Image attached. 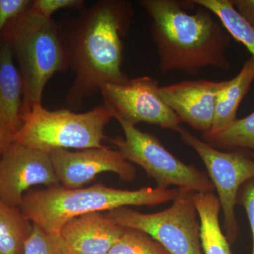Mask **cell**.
<instances>
[{"label":"cell","mask_w":254,"mask_h":254,"mask_svg":"<svg viewBox=\"0 0 254 254\" xmlns=\"http://www.w3.org/2000/svg\"><path fill=\"white\" fill-rule=\"evenodd\" d=\"M31 227L20 208L0 198V254H23Z\"/></svg>","instance_id":"obj_18"},{"label":"cell","mask_w":254,"mask_h":254,"mask_svg":"<svg viewBox=\"0 0 254 254\" xmlns=\"http://www.w3.org/2000/svg\"><path fill=\"white\" fill-rule=\"evenodd\" d=\"M200 222V240L203 254H232L230 242L220 227L218 196L211 193H193Z\"/></svg>","instance_id":"obj_15"},{"label":"cell","mask_w":254,"mask_h":254,"mask_svg":"<svg viewBox=\"0 0 254 254\" xmlns=\"http://www.w3.org/2000/svg\"><path fill=\"white\" fill-rule=\"evenodd\" d=\"M31 0H0V40L6 26L31 8Z\"/></svg>","instance_id":"obj_23"},{"label":"cell","mask_w":254,"mask_h":254,"mask_svg":"<svg viewBox=\"0 0 254 254\" xmlns=\"http://www.w3.org/2000/svg\"><path fill=\"white\" fill-rule=\"evenodd\" d=\"M177 193L178 189L158 187L125 190L102 183L78 189L60 185L28 190L19 208L31 223L50 233L60 234L62 227L76 217L123 207L163 204L173 201Z\"/></svg>","instance_id":"obj_3"},{"label":"cell","mask_w":254,"mask_h":254,"mask_svg":"<svg viewBox=\"0 0 254 254\" xmlns=\"http://www.w3.org/2000/svg\"><path fill=\"white\" fill-rule=\"evenodd\" d=\"M123 128L124 137L110 141L127 161L134 163L155 180L157 187L193 193H211L214 187L208 175L193 165H188L177 158L155 135L143 131L134 125L118 121Z\"/></svg>","instance_id":"obj_6"},{"label":"cell","mask_w":254,"mask_h":254,"mask_svg":"<svg viewBox=\"0 0 254 254\" xmlns=\"http://www.w3.org/2000/svg\"><path fill=\"white\" fill-rule=\"evenodd\" d=\"M218 17L229 34L242 43L254 60V28L237 12L232 0H192Z\"/></svg>","instance_id":"obj_19"},{"label":"cell","mask_w":254,"mask_h":254,"mask_svg":"<svg viewBox=\"0 0 254 254\" xmlns=\"http://www.w3.org/2000/svg\"><path fill=\"white\" fill-rule=\"evenodd\" d=\"M23 254H70L60 234L50 233L35 224L24 245Z\"/></svg>","instance_id":"obj_21"},{"label":"cell","mask_w":254,"mask_h":254,"mask_svg":"<svg viewBox=\"0 0 254 254\" xmlns=\"http://www.w3.org/2000/svg\"><path fill=\"white\" fill-rule=\"evenodd\" d=\"M1 38L11 48L22 78L23 116L42 105L47 83L55 73L70 68L64 35L53 18L29 9L6 26Z\"/></svg>","instance_id":"obj_4"},{"label":"cell","mask_w":254,"mask_h":254,"mask_svg":"<svg viewBox=\"0 0 254 254\" xmlns=\"http://www.w3.org/2000/svg\"><path fill=\"white\" fill-rule=\"evenodd\" d=\"M80 11L64 34L75 76L66 95V104L71 109L79 108L105 83H122L129 78L122 66L123 38L133 16L131 2L100 0Z\"/></svg>","instance_id":"obj_1"},{"label":"cell","mask_w":254,"mask_h":254,"mask_svg":"<svg viewBox=\"0 0 254 254\" xmlns=\"http://www.w3.org/2000/svg\"><path fill=\"white\" fill-rule=\"evenodd\" d=\"M125 229L106 214L95 212L69 220L60 235L70 254H108Z\"/></svg>","instance_id":"obj_13"},{"label":"cell","mask_w":254,"mask_h":254,"mask_svg":"<svg viewBox=\"0 0 254 254\" xmlns=\"http://www.w3.org/2000/svg\"><path fill=\"white\" fill-rule=\"evenodd\" d=\"M22 78L8 43L0 40V125L14 134L22 125Z\"/></svg>","instance_id":"obj_14"},{"label":"cell","mask_w":254,"mask_h":254,"mask_svg":"<svg viewBox=\"0 0 254 254\" xmlns=\"http://www.w3.org/2000/svg\"><path fill=\"white\" fill-rule=\"evenodd\" d=\"M237 204L244 207L248 216L253 239L252 254H254V177L240 187L237 194Z\"/></svg>","instance_id":"obj_24"},{"label":"cell","mask_w":254,"mask_h":254,"mask_svg":"<svg viewBox=\"0 0 254 254\" xmlns=\"http://www.w3.org/2000/svg\"><path fill=\"white\" fill-rule=\"evenodd\" d=\"M113 118L104 104L83 113L37 105L21 116L22 125L14 134V143L48 154L60 149L102 148L108 139L105 127Z\"/></svg>","instance_id":"obj_5"},{"label":"cell","mask_w":254,"mask_h":254,"mask_svg":"<svg viewBox=\"0 0 254 254\" xmlns=\"http://www.w3.org/2000/svg\"><path fill=\"white\" fill-rule=\"evenodd\" d=\"M37 185H60L49 154L13 143L0 157V198L19 208L24 195Z\"/></svg>","instance_id":"obj_10"},{"label":"cell","mask_w":254,"mask_h":254,"mask_svg":"<svg viewBox=\"0 0 254 254\" xmlns=\"http://www.w3.org/2000/svg\"><path fill=\"white\" fill-rule=\"evenodd\" d=\"M193 193L178 190L171 205L157 213H143L123 207L105 214L124 228L145 232L170 254H203Z\"/></svg>","instance_id":"obj_7"},{"label":"cell","mask_w":254,"mask_h":254,"mask_svg":"<svg viewBox=\"0 0 254 254\" xmlns=\"http://www.w3.org/2000/svg\"><path fill=\"white\" fill-rule=\"evenodd\" d=\"M226 81L187 80L160 86L159 93L182 123L206 133L213 127L217 95Z\"/></svg>","instance_id":"obj_12"},{"label":"cell","mask_w":254,"mask_h":254,"mask_svg":"<svg viewBox=\"0 0 254 254\" xmlns=\"http://www.w3.org/2000/svg\"><path fill=\"white\" fill-rule=\"evenodd\" d=\"M108 254H170L145 232L125 228Z\"/></svg>","instance_id":"obj_20"},{"label":"cell","mask_w":254,"mask_h":254,"mask_svg":"<svg viewBox=\"0 0 254 254\" xmlns=\"http://www.w3.org/2000/svg\"><path fill=\"white\" fill-rule=\"evenodd\" d=\"M201 136L203 141L216 149L238 150L254 158V111L218 131L202 133Z\"/></svg>","instance_id":"obj_17"},{"label":"cell","mask_w":254,"mask_h":254,"mask_svg":"<svg viewBox=\"0 0 254 254\" xmlns=\"http://www.w3.org/2000/svg\"><path fill=\"white\" fill-rule=\"evenodd\" d=\"M237 12L254 28V0H232Z\"/></svg>","instance_id":"obj_25"},{"label":"cell","mask_w":254,"mask_h":254,"mask_svg":"<svg viewBox=\"0 0 254 254\" xmlns=\"http://www.w3.org/2000/svg\"><path fill=\"white\" fill-rule=\"evenodd\" d=\"M14 143V134L0 125V157Z\"/></svg>","instance_id":"obj_26"},{"label":"cell","mask_w":254,"mask_h":254,"mask_svg":"<svg viewBox=\"0 0 254 254\" xmlns=\"http://www.w3.org/2000/svg\"><path fill=\"white\" fill-rule=\"evenodd\" d=\"M139 4L152 19L150 33L161 72L193 75L207 66L230 69L231 36L210 11L200 6L188 12L195 5L192 1L141 0Z\"/></svg>","instance_id":"obj_2"},{"label":"cell","mask_w":254,"mask_h":254,"mask_svg":"<svg viewBox=\"0 0 254 254\" xmlns=\"http://www.w3.org/2000/svg\"><path fill=\"white\" fill-rule=\"evenodd\" d=\"M254 81V60L251 57L238 74L227 81L218 92L215 101L213 127L210 131H218L237 120L239 107L250 91Z\"/></svg>","instance_id":"obj_16"},{"label":"cell","mask_w":254,"mask_h":254,"mask_svg":"<svg viewBox=\"0 0 254 254\" xmlns=\"http://www.w3.org/2000/svg\"><path fill=\"white\" fill-rule=\"evenodd\" d=\"M55 175L66 189L81 188L100 174L113 173L125 182L136 177V169L118 150L108 146L71 150L60 149L49 153Z\"/></svg>","instance_id":"obj_11"},{"label":"cell","mask_w":254,"mask_h":254,"mask_svg":"<svg viewBox=\"0 0 254 254\" xmlns=\"http://www.w3.org/2000/svg\"><path fill=\"white\" fill-rule=\"evenodd\" d=\"M159 88L156 80L144 76L128 78L122 83H105L100 92L103 104L118 121L134 126L150 124L180 133L181 120L162 99Z\"/></svg>","instance_id":"obj_9"},{"label":"cell","mask_w":254,"mask_h":254,"mask_svg":"<svg viewBox=\"0 0 254 254\" xmlns=\"http://www.w3.org/2000/svg\"><path fill=\"white\" fill-rule=\"evenodd\" d=\"M83 0H33L30 9L36 14L46 18H52L56 11L64 9H84Z\"/></svg>","instance_id":"obj_22"},{"label":"cell","mask_w":254,"mask_h":254,"mask_svg":"<svg viewBox=\"0 0 254 254\" xmlns=\"http://www.w3.org/2000/svg\"><path fill=\"white\" fill-rule=\"evenodd\" d=\"M179 133L204 164L209 179L218 192L225 235L230 244L235 243L240 235L235 210L237 194L242 185L254 177V158L238 150L216 149L185 128Z\"/></svg>","instance_id":"obj_8"}]
</instances>
